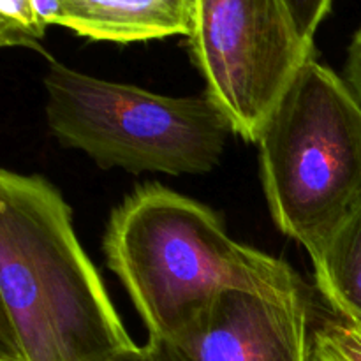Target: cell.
<instances>
[{"label": "cell", "instance_id": "obj_1", "mask_svg": "<svg viewBox=\"0 0 361 361\" xmlns=\"http://www.w3.org/2000/svg\"><path fill=\"white\" fill-rule=\"evenodd\" d=\"M136 349L62 194L2 169L0 361H108Z\"/></svg>", "mask_w": 361, "mask_h": 361}, {"label": "cell", "instance_id": "obj_2", "mask_svg": "<svg viewBox=\"0 0 361 361\" xmlns=\"http://www.w3.org/2000/svg\"><path fill=\"white\" fill-rule=\"evenodd\" d=\"M102 249L148 338L176 331L224 291H309L286 261L236 242L214 210L159 183L113 210Z\"/></svg>", "mask_w": 361, "mask_h": 361}, {"label": "cell", "instance_id": "obj_3", "mask_svg": "<svg viewBox=\"0 0 361 361\" xmlns=\"http://www.w3.org/2000/svg\"><path fill=\"white\" fill-rule=\"evenodd\" d=\"M256 143L271 219L310 256L361 201L360 97L312 56Z\"/></svg>", "mask_w": 361, "mask_h": 361}, {"label": "cell", "instance_id": "obj_4", "mask_svg": "<svg viewBox=\"0 0 361 361\" xmlns=\"http://www.w3.org/2000/svg\"><path fill=\"white\" fill-rule=\"evenodd\" d=\"M46 120L56 140L101 168L203 175L221 161L233 126L207 94L171 97L51 62Z\"/></svg>", "mask_w": 361, "mask_h": 361}, {"label": "cell", "instance_id": "obj_5", "mask_svg": "<svg viewBox=\"0 0 361 361\" xmlns=\"http://www.w3.org/2000/svg\"><path fill=\"white\" fill-rule=\"evenodd\" d=\"M189 49L207 95L249 143H256L277 102L314 56L284 0H197Z\"/></svg>", "mask_w": 361, "mask_h": 361}, {"label": "cell", "instance_id": "obj_6", "mask_svg": "<svg viewBox=\"0 0 361 361\" xmlns=\"http://www.w3.org/2000/svg\"><path fill=\"white\" fill-rule=\"evenodd\" d=\"M143 349L148 361H312L310 295L224 291Z\"/></svg>", "mask_w": 361, "mask_h": 361}, {"label": "cell", "instance_id": "obj_7", "mask_svg": "<svg viewBox=\"0 0 361 361\" xmlns=\"http://www.w3.org/2000/svg\"><path fill=\"white\" fill-rule=\"evenodd\" d=\"M60 27L92 41H152L189 37L197 0H59Z\"/></svg>", "mask_w": 361, "mask_h": 361}, {"label": "cell", "instance_id": "obj_8", "mask_svg": "<svg viewBox=\"0 0 361 361\" xmlns=\"http://www.w3.org/2000/svg\"><path fill=\"white\" fill-rule=\"evenodd\" d=\"M321 296L335 317L361 328V201L310 254Z\"/></svg>", "mask_w": 361, "mask_h": 361}, {"label": "cell", "instance_id": "obj_9", "mask_svg": "<svg viewBox=\"0 0 361 361\" xmlns=\"http://www.w3.org/2000/svg\"><path fill=\"white\" fill-rule=\"evenodd\" d=\"M312 361H361V328L331 317L312 330Z\"/></svg>", "mask_w": 361, "mask_h": 361}, {"label": "cell", "instance_id": "obj_10", "mask_svg": "<svg viewBox=\"0 0 361 361\" xmlns=\"http://www.w3.org/2000/svg\"><path fill=\"white\" fill-rule=\"evenodd\" d=\"M46 25L35 13L34 0H0V44L41 49Z\"/></svg>", "mask_w": 361, "mask_h": 361}, {"label": "cell", "instance_id": "obj_11", "mask_svg": "<svg viewBox=\"0 0 361 361\" xmlns=\"http://www.w3.org/2000/svg\"><path fill=\"white\" fill-rule=\"evenodd\" d=\"M331 2L334 0H284L293 25L307 46L314 48V35L330 13Z\"/></svg>", "mask_w": 361, "mask_h": 361}, {"label": "cell", "instance_id": "obj_12", "mask_svg": "<svg viewBox=\"0 0 361 361\" xmlns=\"http://www.w3.org/2000/svg\"><path fill=\"white\" fill-rule=\"evenodd\" d=\"M344 80L353 88L361 101V27L356 30L351 44L348 49V60H345Z\"/></svg>", "mask_w": 361, "mask_h": 361}, {"label": "cell", "instance_id": "obj_13", "mask_svg": "<svg viewBox=\"0 0 361 361\" xmlns=\"http://www.w3.org/2000/svg\"><path fill=\"white\" fill-rule=\"evenodd\" d=\"M35 13L39 20L49 27V25H59L60 20V4L59 0H34Z\"/></svg>", "mask_w": 361, "mask_h": 361}, {"label": "cell", "instance_id": "obj_14", "mask_svg": "<svg viewBox=\"0 0 361 361\" xmlns=\"http://www.w3.org/2000/svg\"><path fill=\"white\" fill-rule=\"evenodd\" d=\"M108 361H148V358H147V355H145V349L140 348V349H136V351L126 353V355H120V356H116V358H111Z\"/></svg>", "mask_w": 361, "mask_h": 361}]
</instances>
